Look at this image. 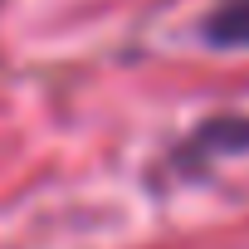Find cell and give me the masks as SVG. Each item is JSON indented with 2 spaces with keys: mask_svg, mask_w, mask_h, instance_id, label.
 I'll list each match as a JSON object with an SVG mask.
<instances>
[{
  "mask_svg": "<svg viewBox=\"0 0 249 249\" xmlns=\"http://www.w3.org/2000/svg\"><path fill=\"white\" fill-rule=\"evenodd\" d=\"M205 39L215 49H249V0H220L205 20Z\"/></svg>",
  "mask_w": 249,
  "mask_h": 249,
  "instance_id": "cell-1",
  "label": "cell"
}]
</instances>
